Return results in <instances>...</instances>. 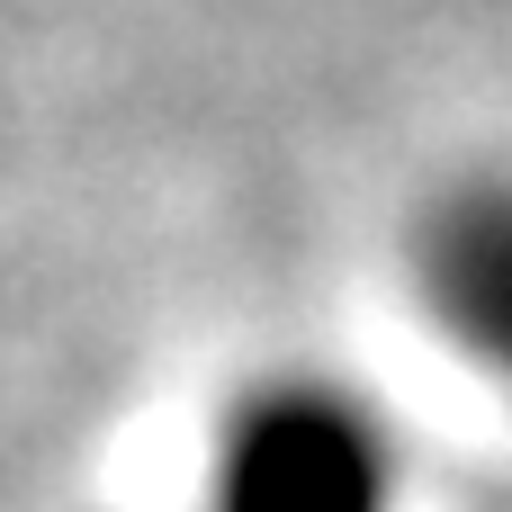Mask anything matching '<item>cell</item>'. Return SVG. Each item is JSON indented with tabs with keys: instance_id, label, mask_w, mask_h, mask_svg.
I'll return each mask as SVG.
<instances>
[{
	"instance_id": "cell-1",
	"label": "cell",
	"mask_w": 512,
	"mask_h": 512,
	"mask_svg": "<svg viewBox=\"0 0 512 512\" xmlns=\"http://www.w3.org/2000/svg\"><path fill=\"white\" fill-rule=\"evenodd\" d=\"M396 432L333 378H270L225 405L207 512H396Z\"/></svg>"
},
{
	"instance_id": "cell-2",
	"label": "cell",
	"mask_w": 512,
	"mask_h": 512,
	"mask_svg": "<svg viewBox=\"0 0 512 512\" xmlns=\"http://www.w3.org/2000/svg\"><path fill=\"white\" fill-rule=\"evenodd\" d=\"M414 288L432 324L495 378L512 387V180L477 171L441 189L414 225Z\"/></svg>"
}]
</instances>
